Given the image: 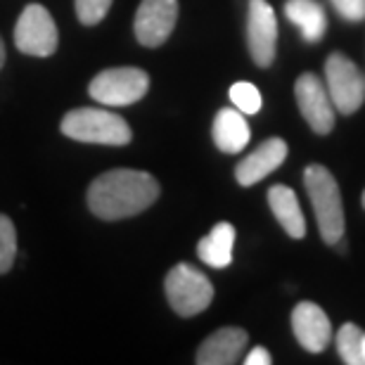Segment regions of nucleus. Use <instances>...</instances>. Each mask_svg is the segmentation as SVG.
<instances>
[{"mask_svg": "<svg viewBox=\"0 0 365 365\" xmlns=\"http://www.w3.org/2000/svg\"><path fill=\"white\" fill-rule=\"evenodd\" d=\"M159 197V182L148 171L114 169L98 176L88 187V209L102 221H121L143 214Z\"/></svg>", "mask_w": 365, "mask_h": 365, "instance_id": "obj_1", "label": "nucleus"}, {"mask_svg": "<svg viewBox=\"0 0 365 365\" xmlns=\"http://www.w3.org/2000/svg\"><path fill=\"white\" fill-rule=\"evenodd\" d=\"M304 185L311 197L313 211H316V221L320 237L327 245H337L344 237V204H341L339 185L330 171L323 164H311L304 171Z\"/></svg>", "mask_w": 365, "mask_h": 365, "instance_id": "obj_2", "label": "nucleus"}, {"mask_svg": "<svg viewBox=\"0 0 365 365\" xmlns=\"http://www.w3.org/2000/svg\"><path fill=\"white\" fill-rule=\"evenodd\" d=\"M62 133L78 143L91 145H109V148H123L133 140V130L121 119L119 114L109 109H93V107H78L64 114L60 123Z\"/></svg>", "mask_w": 365, "mask_h": 365, "instance_id": "obj_3", "label": "nucleus"}, {"mask_svg": "<svg viewBox=\"0 0 365 365\" xmlns=\"http://www.w3.org/2000/svg\"><path fill=\"white\" fill-rule=\"evenodd\" d=\"M166 299L171 309L182 318H192L207 311L214 299V284L202 271L190 264H178L166 273L164 280Z\"/></svg>", "mask_w": 365, "mask_h": 365, "instance_id": "obj_4", "label": "nucleus"}, {"mask_svg": "<svg viewBox=\"0 0 365 365\" xmlns=\"http://www.w3.org/2000/svg\"><path fill=\"white\" fill-rule=\"evenodd\" d=\"M150 91L148 71L138 67H114L100 71L88 86V93L95 102L107 107L135 105Z\"/></svg>", "mask_w": 365, "mask_h": 365, "instance_id": "obj_5", "label": "nucleus"}, {"mask_svg": "<svg viewBox=\"0 0 365 365\" xmlns=\"http://www.w3.org/2000/svg\"><path fill=\"white\" fill-rule=\"evenodd\" d=\"M14 46L19 53L31 57H50L60 46L57 24L46 7L31 3L21 10L14 24Z\"/></svg>", "mask_w": 365, "mask_h": 365, "instance_id": "obj_6", "label": "nucleus"}, {"mask_svg": "<svg viewBox=\"0 0 365 365\" xmlns=\"http://www.w3.org/2000/svg\"><path fill=\"white\" fill-rule=\"evenodd\" d=\"M327 93L337 112L354 114L365 102V76L356 64L341 53H332L325 62Z\"/></svg>", "mask_w": 365, "mask_h": 365, "instance_id": "obj_7", "label": "nucleus"}, {"mask_svg": "<svg viewBox=\"0 0 365 365\" xmlns=\"http://www.w3.org/2000/svg\"><path fill=\"white\" fill-rule=\"evenodd\" d=\"M178 21V0H143L135 12L133 31L145 48H159L169 41Z\"/></svg>", "mask_w": 365, "mask_h": 365, "instance_id": "obj_8", "label": "nucleus"}, {"mask_svg": "<svg viewBox=\"0 0 365 365\" xmlns=\"http://www.w3.org/2000/svg\"><path fill=\"white\" fill-rule=\"evenodd\" d=\"M294 95L299 112L306 119V123L316 130V133L325 135L334 128V105L330 100L325 83L320 81L316 74L306 71L297 78L294 83Z\"/></svg>", "mask_w": 365, "mask_h": 365, "instance_id": "obj_9", "label": "nucleus"}, {"mask_svg": "<svg viewBox=\"0 0 365 365\" xmlns=\"http://www.w3.org/2000/svg\"><path fill=\"white\" fill-rule=\"evenodd\" d=\"M247 46L259 67H271L277 46V19L266 0H250L247 10Z\"/></svg>", "mask_w": 365, "mask_h": 365, "instance_id": "obj_10", "label": "nucleus"}, {"mask_svg": "<svg viewBox=\"0 0 365 365\" xmlns=\"http://www.w3.org/2000/svg\"><path fill=\"white\" fill-rule=\"evenodd\" d=\"M292 330H294L297 341L306 351L320 354L332 339V325L327 313L313 302H302L292 311Z\"/></svg>", "mask_w": 365, "mask_h": 365, "instance_id": "obj_11", "label": "nucleus"}, {"mask_svg": "<svg viewBox=\"0 0 365 365\" xmlns=\"http://www.w3.org/2000/svg\"><path fill=\"white\" fill-rule=\"evenodd\" d=\"M287 143L282 138H268L259 145L257 150L250 152L242 162L237 164L235 178L242 187L257 185L259 180H264L268 173H273L277 166H282V162L287 159Z\"/></svg>", "mask_w": 365, "mask_h": 365, "instance_id": "obj_12", "label": "nucleus"}, {"mask_svg": "<svg viewBox=\"0 0 365 365\" xmlns=\"http://www.w3.org/2000/svg\"><path fill=\"white\" fill-rule=\"evenodd\" d=\"M247 341L250 334L242 327H221L202 341L195 361L200 365H232L245 351Z\"/></svg>", "mask_w": 365, "mask_h": 365, "instance_id": "obj_13", "label": "nucleus"}, {"mask_svg": "<svg viewBox=\"0 0 365 365\" xmlns=\"http://www.w3.org/2000/svg\"><path fill=\"white\" fill-rule=\"evenodd\" d=\"M214 143L225 155H237L250 145L252 130L240 109H221L214 119Z\"/></svg>", "mask_w": 365, "mask_h": 365, "instance_id": "obj_14", "label": "nucleus"}, {"mask_svg": "<svg viewBox=\"0 0 365 365\" xmlns=\"http://www.w3.org/2000/svg\"><path fill=\"white\" fill-rule=\"evenodd\" d=\"M268 204H271V211L277 218V223L282 225V230L289 237L302 240L306 235V221L294 190L287 185H273L268 190Z\"/></svg>", "mask_w": 365, "mask_h": 365, "instance_id": "obj_15", "label": "nucleus"}, {"mask_svg": "<svg viewBox=\"0 0 365 365\" xmlns=\"http://www.w3.org/2000/svg\"><path fill=\"white\" fill-rule=\"evenodd\" d=\"M284 14L292 24L302 29L304 41L316 43L325 36L327 31V17L323 5L316 0H287L284 3Z\"/></svg>", "mask_w": 365, "mask_h": 365, "instance_id": "obj_16", "label": "nucleus"}, {"mask_svg": "<svg viewBox=\"0 0 365 365\" xmlns=\"http://www.w3.org/2000/svg\"><path fill=\"white\" fill-rule=\"evenodd\" d=\"M232 245H235V228L230 223H216L207 237L200 240L197 254L211 268H225L232 261Z\"/></svg>", "mask_w": 365, "mask_h": 365, "instance_id": "obj_17", "label": "nucleus"}, {"mask_svg": "<svg viewBox=\"0 0 365 365\" xmlns=\"http://www.w3.org/2000/svg\"><path fill=\"white\" fill-rule=\"evenodd\" d=\"M361 341H363V332L359 325L346 323L339 327L337 332V351L339 359L346 365H363L361 359Z\"/></svg>", "mask_w": 365, "mask_h": 365, "instance_id": "obj_18", "label": "nucleus"}, {"mask_svg": "<svg viewBox=\"0 0 365 365\" xmlns=\"http://www.w3.org/2000/svg\"><path fill=\"white\" fill-rule=\"evenodd\" d=\"M17 257V230L5 214H0V275L14 266Z\"/></svg>", "mask_w": 365, "mask_h": 365, "instance_id": "obj_19", "label": "nucleus"}, {"mask_svg": "<svg viewBox=\"0 0 365 365\" xmlns=\"http://www.w3.org/2000/svg\"><path fill=\"white\" fill-rule=\"evenodd\" d=\"M230 100L242 114H257L261 109V93L257 91L254 83L240 81L235 86H230Z\"/></svg>", "mask_w": 365, "mask_h": 365, "instance_id": "obj_20", "label": "nucleus"}, {"mask_svg": "<svg viewBox=\"0 0 365 365\" xmlns=\"http://www.w3.org/2000/svg\"><path fill=\"white\" fill-rule=\"evenodd\" d=\"M112 0H76V17L86 26H95L105 19Z\"/></svg>", "mask_w": 365, "mask_h": 365, "instance_id": "obj_21", "label": "nucleus"}, {"mask_svg": "<svg viewBox=\"0 0 365 365\" xmlns=\"http://www.w3.org/2000/svg\"><path fill=\"white\" fill-rule=\"evenodd\" d=\"M341 17L349 21H361L365 19V0H330Z\"/></svg>", "mask_w": 365, "mask_h": 365, "instance_id": "obj_22", "label": "nucleus"}, {"mask_svg": "<svg viewBox=\"0 0 365 365\" xmlns=\"http://www.w3.org/2000/svg\"><path fill=\"white\" fill-rule=\"evenodd\" d=\"M247 365H271L273 363V356L266 351L264 346H257V349H252L250 356L245 359Z\"/></svg>", "mask_w": 365, "mask_h": 365, "instance_id": "obj_23", "label": "nucleus"}, {"mask_svg": "<svg viewBox=\"0 0 365 365\" xmlns=\"http://www.w3.org/2000/svg\"><path fill=\"white\" fill-rule=\"evenodd\" d=\"M5 67V43H3V38H0V69Z\"/></svg>", "mask_w": 365, "mask_h": 365, "instance_id": "obj_24", "label": "nucleus"}, {"mask_svg": "<svg viewBox=\"0 0 365 365\" xmlns=\"http://www.w3.org/2000/svg\"><path fill=\"white\" fill-rule=\"evenodd\" d=\"M361 359H363V365H365V334H363V341H361Z\"/></svg>", "mask_w": 365, "mask_h": 365, "instance_id": "obj_25", "label": "nucleus"}, {"mask_svg": "<svg viewBox=\"0 0 365 365\" xmlns=\"http://www.w3.org/2000/svg\"><path fill=\"white\" fill-rule=\"evenodd\" d=\"M361 204H363V209H365V190H363V197H361Z\"/></svg>", "mask_w": 365, "mask_h": 365, "instance_id": "obj_26", "label": "nucleus"}]
</instances>
